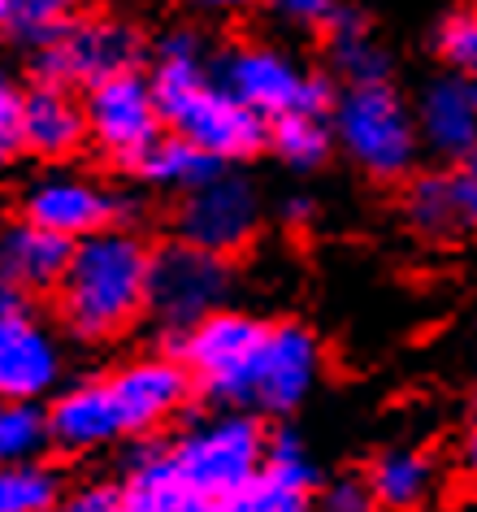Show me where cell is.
<instances>
[{
    "label": "cell",
    "mask_w": 477,
    "mask_h": 512,
    "mask_svg": "<svg viewBox=\"0 0 477 512\" xmlns=\"http://www.w3.org/2000/svg\"><path fill=\"white\" fill-rule=\"evenodd\" d=\"M334 135L373 178H399L417 161V113L391 83L347 87L334 105Z\"/></svg>",
    "instance_id": "obj_8"
},
{
    "label": "cell",
    "mask_w": 477,
    "mask_h": 512,
    "mask_svg": "<svg viewBox=\"0 0 477 512\" xmlns=\"http://www.w3.org/2000/svg\"><path fill=\"white\" fill-rule=\"evenodd\" d=\"M152 243L135 226L74 243L70 270L57 287V322L79 343H113L148 317Z\"/></svg>",
    "instance_id": "obj_1"
},
{
    "label": "cell",
    "mask_w": 477,
    "mask_h": 512,
    "mask_svg": "<svg viewBox=\"0 0 477 512\" xmlns=\"http://www.w3.org/2000/svg\"><path fill=\"white\" fill-rule=\"evenodd\" d=\"M66 495V473L53 460L0 465V512H57Z\"/></svg>",
    "instance_id": "obj_21"
},
{
    "label": "cell",
    "mask_w": 477,
    "mask_h": 512,
    "mask_svg": "<svg viewBox=\"0 0 477 512\" xmlns=\"http://www.w3.org/2000/svg\"><path fill=\"white\" fill-rule=\"evenodd\" d=\"M464 469L477 478V426H473V434H469V443H464Z\"/></svg>",
    "instance_id": "obj_39"
},
{
    "label": "cell",
    "mask_w": 477,
    "mask_h": 512,
    "mask_svg": "<svg viewBox=\"0 0 477 512\" xmlns=\"http://www.w3.org/2000/svg\"><path fill=\"white\" fill-rule=\"evenodd\" d=\"M122 504H126V512H191L200 499L187 486L170 443L139 439L131 452H126Z\"/></svg>",
    "instance_id": "obj_18"
},
{
    "label": "cell",
    "mask_w": 477,
    "mask_h": 512,
    "mask_svg": "<svg viewBox=\"0 0 477 512\" xmlns=\"http://www.w3.org/2000/svg\"><path fill=\"white\" fill-rule=\"evenodd\" d=\"M22 152L48 165H74L83 148H92V122H87V100L66 87H31L27 109H22Z\"/></svg>",
    "instance_id": "obj_16"
},
{
    "label": "cell",
    "mask_w": 477,
    "mask_h": 512,
    "mask_svg": "<svg viewBox=\"0 0 477 512\" xmlns=\"http://www.w3.org/2000/svg\"><path fill=\"white\" fill-rule=\"evenodd\" d=\"M48 447H53V439H48L44 404H0V465L44 460Z\"/></svg>",
    "instance_id": "obj_26"
},
{
    "label": "cell",
    "mask_w": 477,
    "mask_h": 512,
    "mask_svg": "<svg viewBox=\"0 0 477 512\" xmlns=\"http://www.w3.org/2000/svg\"><path fill=\"white\" fill-rule=\"evenodd\" d=\"M66 387V343L40 313L0 322V404H44Z\"/></svg>",
    "instance_id": "obj_12"
},
{
    "label": "cell",
    "mask_w": 477,
    "mask_h": 512,
    "mask_svg": "<svg viewBox=\"0 0 477 512\" xmlns=\"http://www.w3.org/2000/svg\"><path fill=\"white\" fill-rule=\"evenodd\" d=\"M430 482H434V465L430 456L421 452H382L369 469V491L378 504L386 508H417L425 495H430Z\"/></svg>",
    "instance_id": "obj_22"
},
{
    "label": "cell",
    "mask_w": 477,
    "mask_h": 512,
    "mask_svg": "<svg viewBox=\"0 0 477 512\" xmlns=\"http://www.w3.org/2000/svg\"><path fill=\"white\" fill-rule=\"evenodd\" d=\"M152 92H157L161 118L170 135L191 139L222 165L252 161L269 148V122L248 105H239L222 83H213L204 57L196 61H157L148 70Z\"/></svg>",
    "instance_id": "obj_2"
},
{
    "label": "cell",
    "mask_w": 477,
    "mask_h": 512,
    "mask_svg": "<svg viewBox=\"0 0 477 512\" xmlns=\"http://www.w3.org/2000/svg\"><path fill=\"white\" fill-rule=\"evenodd\" d=\"M87 122H92V148L131 174L170 135L157 105V92H152V79L144 70L92 87L87 92Z\"/></svg>",
    "instance_id": "obj_9"
},
{
    "label": "cell",
    "mask_w": 477,
    "mask_h": 512,
    "mask_svg": "<svg viewBox=\"0 0 477 512\" xmlns=\"http://www.w3.org/2000/svg\"><path fill=\"white\" fill-rule=\"evenodd\" d=\"M217 174H226V165L217 157H209L204 148H196L191 139H183V135H165L135 170V178H144L148 187L174 191V196H183V200L191 196V191L209 187Z\"/></svg>",
    "instance_id": "obj_20"
},
{
    "label": "cell",
    "mask_w": 477,
    "mask_h": 512,
    "mask_svg": "<svg viewBox=\"0 0 477 512\" xmlns=\"http://www.w3.org/2000/svg\"><path fill=\"white\" fill-rule=\"evenodd\" d=\"M274 18L308 31H330L334 18H339V5H326V0H282V5H274Z\"/></svg>",
    "instance_id": "obj_31"
},
{
    "label": "cell",
    "mask_w": 477,
    "mask_h": 512,
    "mask_svg": "<svg viewBox=\"0 0 477 512\" xmlns=\"http://www.w3.org/2000/svg\"><path fill=\"white\" fill-rule=\"evenodd\" d=\"M330 57H334V70H339V74H343V79L352 83V87H373V83H386V74H391V57H386L382 48L369 40V31H365V27L334 35Z\"/></svg>",
    "instance_id": "obj_27"
},
{
    "label": "cell",
    "mask_w": 477,
    "mask_h": 512,
    "mask_svg": "<svg viewBox=\"0 0 477 512\" xmlns=\"http://www.w3.org/2000/svg\"><path fill=\"white\" fill-rule=\"evenodd\" d=\"M313 213H317V204L308 200V196H291L287 204H282V217H287L291 226H304V222H308V217H313Z\"/></svg>",
    "instance_id": "obj_38"
},
{
    "label": "cell",
    "mask_w": 477,
    "mask_h": 512,
    "mask_svg": "<svg viewBox=\"0 0 477 512\" xmlns=\"http://www.w3.org/2000/svg\"><path fill=\"white\" fill-rule=\"evenodd\" d=\"M191 512H243V508H239V504H209V499H200V504L191 508Z\"/></svg>",
    "instance_id": "obj_40"
},
{
    "label": "cell",
    "mask_w": 477,
    "mask_h": 512,
    "mask_svg": "<svg viewBox=\"0 0 477 512\" xmlns=\"http://www.w3.org/2000/svg\"><path fill=\"white\" fill-rule=\"evenodd\" d=\"M243 512H313V491H300V486H282L261 478L248 495L239 499Z\"/></svg>",
    "instance_id": "obj_30"
},
{
    "label": "cell",
    "mask_w": 477,
    "mask_h": 512,
    "mask_svg": "<svg viewBox=\"0 0 477 512\" xmlns=\"http://www.w3.org/2000/svg\"><path fill=\"white\" fill-rule=\"evenodd\" d=\"M22 313H31V296H22L14 283H5V278H0V322L22 317Z\"/></svg>",
    "instance_id": "obj_37"
},
{
    "label": "cell",
    "mask_w": 477,
    "mask_h": 512,
    "mask_svg": "<svg viewBox=\"0 0 477 512\" xmlns=\"http://www.w3.org/2000/svg\"><path fill=\"white\" fill-rule=\"evenodd\" d=\"M109 378V391L118 400L122 426L135 439H152L165 421H174L187 408L191 391H196V378L187 374V365L170 352H148L135 356V361L118 365Z\"/></svg>",
    "instance_id": "obj_13"
},
{
    "label": "cell",
    "mask_w": 477,
    "mask_h": 512,
    "mask_svg": "<svg viewBox=\"0 0 477 512\" xmlns=\"http://www.w3.org/2000/svg\"><path fill=\"white\" fill-rule=\"evenodd\" d=\"M148 40L144 31L135 27L131 18L118 14H87L74 18L70 31L61 35L57 44L40 48V53L27 57V70L35 87H100L109 79H122V74H139L148 57Z\"/></svg>",
    "instance_id": "obj_4"
},
{
    "label": "cell",
    "mask_w": 477,
    "mask_h": 512,
    "mask_svg": "<svg viewBox=\"0 0 477 512\" xmlns=\"http://www.w3.org/2000/svg\"><path fill=\"white\" fill-rule=\"evenodd\" d=\"M230 296H235V265L226 256L200 252L183 239H170L152 252L148 317L170 339H183L200 322L226 313Z\"/></svg>",
    "instance_id": "obj_7"
},
{
    "label": "cell",
    "mask_w": 477,
    "mask_h": 512,
    "mask_svg": "<svg viewBox=\"0 0 477 512\" xmlns=\"http://www.w3.org/2000/svg\"><path fill=\"white\" fill-rule=\"evenodd\" d=\"M126 434L109 378H74L48 400V439L61 456H87Z\"/></svg>",
    "instance_id": "obj_15"
},
{
    "label": "cell",
    "mask_w": 477,
    "mask_h": 512,
    "mask_svg": "<svg viewBox=\"0 0 477 512\" xmlns=\"http://www.w3.org/2000/svg\"><path fill=\"white\" fill-rule=\"evenodd\" d=\"M330 144H334V131L326 126V118L291 113V118L269 122V148H274L278 161L291 165V170H317V165L330 157Z\"/></svg>",
    "instance_id": "obj_25"
},
{
    "label": "cell",
    "mask_w": 477,
    "mask_h": 512,
    "mask_svg": "<svg viewBox=\"0 0 477 512\" xmlns=\"http://www.w3.org/2000/svg\"><path fill=\"white\" fill-rule=\"evenodd\" d=\"M18 217H27L31 226L48 230V235L83 243L113 226H131L135 196L105 187L96 174L79 170V165H48V170H35L22 183Z\"/></svg>",
    "instance_id": "obj_6"
},
{
    "label": "cell",
    "mask_w": 477,
    "mask_h": 512,
    "mask_svg": "<svg viewBox=\"0 0 477 512\" xmlns=\"http://www.w3.org/2000/svg\"><path fill=\"white\" fill-rule=\"evenodd\" d=\"M434 53L443 57L451 74H460L464 83H477V9H456L451 18H443L434 35Z\"/></svg>",
    "instance_id": "obj_28"
},
{
    "label": "cell",
    "mask_w": 477,
    "mask_h": 512,
    "mask_svg": "<svg viewBox=\"0 0 477 512\" xmlns=\"http://www.w3.org/2000/svg\"><path fill=\"white\" fill-rule=\"evenodd\" d=\"M57 512H126L122 504V486H109V482H87V486H74L66 495V504Z\"/></svg>",
    "instance_id": "obj_32"
},
{
    "label": "cell",
    "mask_w": 477,
    "mask_h": 512,
    "mask_svg": "<svg viewBox=\"0 0 477 512\" xmlns=\"http://www.w3.org/2000/svg\"><path fill=\"white\" fill-rule=\"evenodd\" d=\"M269 339V326L256 322L252 313L226 309L200 322L191 335L170 339V356L187 365V374L196 378V391H204L213 404H222L226 413L239 408L248 413L252 404V382H256V361Z\"/></svg>",
    "instance_id": "obj_5"
},
{
    "label": "cell",
    "mask_w": 477,
    "mask_h": 512,
    "mask_svg": "<svg viewBox=\"0 0 477 512\" xmlns=\"http://www.w3.org/2000/svg\"><path fill=\"white\" fill-rule=\"evenodd\" d=\"M213 83H222L239 105L261 113L265 122H278V118L300 113L308 70H300L274 44L243 40V44H230L226 53L213 61Z\"/></svg>",
    "instance_id": "obj_11"
},
{
    "label": "cell",
    "mask_w": 477,
    "mask_h": 512,
    "mask_svg": "<svg viewBox=\"0 0 477 512\" xmlns=\"http://www.w3.org/2000/svg\"><path fill=\"white\" fill-rule=\"evenodd\" d=\"M373 504L378 499H373L369 482H360V478H339L321 495V512H373Z\"/></svg>",
    "instance_id": "obj_33"
},
{
    "label": "cell",
    "mask_w": 477,
    "mask_h": 512,
    "mask_svg": "<svg viewBox=\"0 0 477 512\" xmlns=\"http://www.w3.org/2000/svg\"><path fill=\"white\" fill-rule=\"evenodd\" d=\"M265 447L269 430L261 426V417L239 413V408L196 417L187 430H178V439H170V452L187 486L209 504H239L261 482Z\"/></svg>",
    "instance_id": "obj_3"
},
{
    "label": "cell",
    "mask_w": 477,
    "mask_h": 512,
    "mask_svg": "<svg viewBox=\"0 0 477 512\" xmlns=\"http://www.w3.org/2000/svg\"><path fill=\"white\" fill-rule=\"evenodd\" d=\"M261 230V191L248 174H217L209 187L191 191L174 213V239L213 256H235Z\"/></svg>",
    "instance_id": "obj_10"
},
{
    "label": "cell",
    "mask_w": 477,
    "mask_h": 512,
    "mask_svg": "<svg viewBox=\"0 0 477 512\" xmlns=\"http://www.w3.org/2000/svg\"><path fill=\"white\" fill-rule=\"evenodd\" d=\"M152 53H157V61H196V57H204V40H200V31H191V27H170L157 35Z\"/></svg>",
    "instance_id": "obj_35"
},
{
    "label": "cell",
    "mask_w": 477,
    "mask_h": 512,
    "mask_svg": "<svg viewBox=\"0 0 477 512\" xmlns=\"http://www.w3.org/2000/svg\"><path fill=\"white\" fill-rule=\"evenodd\" d=\"M404 217H408L412 230H421V235H434V239H443L456 226H464L460 222V204H456V183H451V174H421L417 183H408Z\"/></svg>",
    "instance_id": "obj_23"
},
{
    "label": "cell",
    "mask_w": 477,
    "mask_h": 512,
    "mask_svg": "<svg viewBox=\"0 0 477 512\" xmlns=\"http://www.w3.org/2000/svg\"><path fill=\"white\" fill-rule=\"evenodd\" d=\"M5 22H9V0H0V35H5Z\"/></svg>",
    "instance_id": "obj_41"
},
{
    "label": "cell",
    "mask_w": 477,
    "mask_h": 512,
    "mask_svg": "<svg viewBox=\"0 0 477 512\" xmlns=\"http://www.w3.org/2000/svg\"><path fill=\"white\" fill-rule=\"evenodd\" d=\"M74 243L31 226L27 217L0 222V278L14 283L22 296H57L70 270Z\"/></svg>",
    "instance_id": "obj_17"
},
{
    "label": "cell",
    "mask_w": 477,
    "mask_h": 512,
    "mask_svg": "<svg viewBox=\"0 0 477 512\" xmlns=\"http://www.w3.org/2000/svg\"><path fill=\"white\" fill-rule=\"evenodd\" d=\"M70 5L61 0H9V22H5V40L22 48V53H40V48L57 44L70 31Z\"/></svg>",
    "instance_id": "obj_24"
},
{
    "label": "cell",
    "mask_w": 477,
    "mask_h": 512,
    "mask_svg": "<svg viewBox=\"0 0 477 512\" xmlns=\"http://www.w3.org/2000/svg\"><path fill=\"white\" fill-rule=\"evenodd\" d=\"M261 478L282 482V486H300V491H313L317 486V469L308 460V447L295 430H274L265 447V473Z\"/></svg>",
    "instance_id": "obj_29"
},
{
    "label": "cell",
    "mask_w": 477,
    "mask_h": 512,
    "mask_svg": "<svg viewBox=\"0 0 477 512\" xmlns=\"http://www.w3.org/2000/svg\"><path fill=\"white\" fill-rule=\"evenodd\" d=\"M451 183H456V204H460V222L477 230V148L456 165V174H451Z\"/></svg>",
    "instance_id": "obj_36"
},
{
    "label": "cell",
    "mask_w": 477,
    "mask_h": 512,
    "mask_svg": "<svg viewBox=\"0 0 477 512\" xmlns=\"http://www.w3.org/2000/svg\"><path fill=\"white\" fill-rule=\"evenodd\" d=\"M321 374V343L308 326L282 322L269 326V339L256 361V382H252V408L261 413H291L304 404Z\"/></svg>",
    "instance_id": "obj_14"
},
{
    "label": "cell",
    "mask_w": 477,
    "mask_h": 512,
    "mask_svg": "<svg viewBox=\"0 0 477 512\" xmlns=\"http://www.w3.org/2000/svg\"><path fill=\"white\" fill-rule=\"evenodd\" d=\"M417 131L425 148L447 161H464L477 148V96L464 79H438L417 105Z\"/></svg>",
    "instance_id": "obj_19"
},
{
    "label": "cell",
    "mask_w": 477,
    "mask_h": 512,
    "mask_svg": "<svg viewBox=\"0 0 477 512\" xmlns=\"http://www.w3.org/2000/svg\"><path fill=\"white\" fill-rule=\"evenodd\" d=\"M22 109H27V92H22L18 74L0 61V135H18Z\"/></svg>",
    "instance_id": "obj_34"
}]
</instances>
